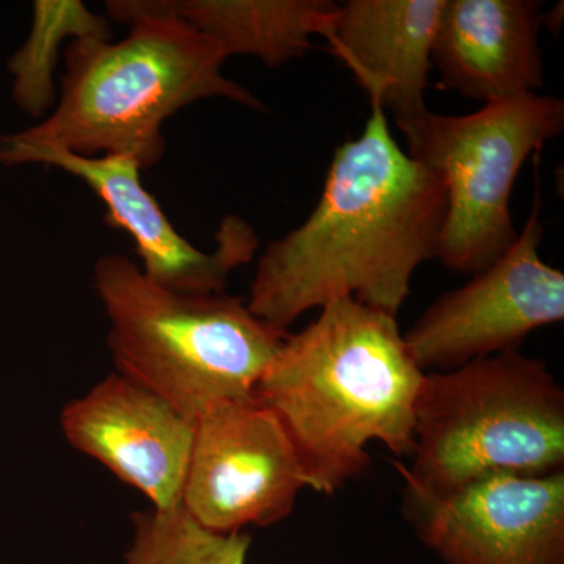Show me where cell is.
Returning <instances> with one entry per match:
<instances>
[{"label":"cell","mask_w":564,"mask_h":564,"mask_svg":"<svg viewBox=\"0 0 564 564\" xmlns=\"http://www.w3.org/2000/svg\"><path fill=\"white\" fill-rule=\"evenodd\" d=\"M93 285L109 318L117 372L192 423L212 404L252 395L288 334L228 292L163 289L124 254L99 258Z\"/></svg>","instance_id":"4"},{"label":"cell","mask_w":564,"mask_h":564,"mask_svg":"<svg viewBox=\"0 0 564 564\" xmlns=\"http://www.w3.org/2000/svg\"><path fill=\"white\" fill-rule=\"evenodd\" d=\"M0 163H40L84 181L107 207L106 221L131 236L144 276L169 291L226 292L229 274L251 262L258 251V234L236 215L223 218L214 251L198 250L143 187L140 166L131 159L80 158L61 148L21 143L9 133L0 135Z\"/></svg>","instance_id":"10"},{"label":"cell","mask_w":564,"mask_h":564,"mask_svg":"<svg viewBox=\"0 0 564 564\" xmlns=\"http://www.w3.org/2000/svg\"><path fill=\"white\" fill-rule=\"evenodd\" d=\"M445 206L443 182L400 148L372 104L361 135L334 151L310 217L267 245L248 307L284 333L343 299L397 317L415 270L436 259Z\"/></svg>","instance_id":"1"},{"label":"cell","mask_w":564,"mask_h":564,"mask_svg":"<svg viewBox=\"0 0 564 564\" xmlns=\"http://www.w3.org/2000/svg\"><path fill=\"white\" fill-rule=\"evenodd\" d=\"M543 234L536 196L510 250L463 288L441 295L403 334L423 372L521 350L530 334L564 321V273L541 259Z\"/></svg>","instance_id":"8"},{"label":"cell","mask_w":564,"mask_h":564,"mask_svg":"<svg viewBox=\"0 0 564 564\" xmlns=\"http://www.w3.org/2000/svg\"><path fill=\"white\" fill-rule=\"evenodd\" d=\"M220 44L228 57L254 55L269 68L303 57L313 47L328 0H141Z\"/></svg>","instance_id":"14"},{"label":"cell","mask_w":564,"mask_h":564,"mask_svg":"<svg viewBox=\"0 0 564 564\" xmlns=\"http://www.w3.org/2000/svg\"><path fill=\"white\" fill-rule=\"evenodd\" d=\"M408 155L436 174L447 206L436 259L451 272H484L518 239L511 195L527 159L564 128V102L529 95L469 115L429 109L400 122Z\"/></svg>","instance_id":"6"},{"label":"cell","mask_w":564,"mask_h":564,"mask_svg":"<svg viewBox=\"0 0 564 564\" xmlns=\"http://www.w3.org/2000/svg\"><path fill=\"white\" fill-rule=\"evenodd\" d=\"M415 534L445 564H564V470H497L443 492L404 486Z\"/></svg>","instance_id":"9"},{"label":"cell","mask_w":564,"mask_h":564,"mask_svg":"<svg viewBox=\"0 0 564 564\" xmlns=\"http://www.w3.org/2000/svg\"><path fill=\"white\" fill-rule=\"evenodd\" d=\"M423 377L395 315L343 299L285 334L256 395L284 425L307 488L333 496L366 473L372 443L411 458Z\"/></svg>","instance_id":"2"},{"label":"cell","mask_w":564,"mask_h":564,"mask_svg":"<svg viewBox=\"0 0 564 564\" xmlns=\"http://www.w3.org/2000/svg\"><path fill=\"white\" fill-rule=\"evenodd\" d=\"M538 0H445L432 51L441 85L485 104L544 87Z\"/></svg>","instance_id":"13"},{"label":"cell","mask_w":564,"mask_h":564,"mask_svg":"<svg viewBox=\"0 0 564 564\" xmlns=\"http://www.w3.org/2000/svg\"><path fill=\"white\" fill-rule=\"evenodd\" d=\"M304 488L295 445L256 392L212 404L195 422L181 507L199 525L237 533L278 524Z\"/></svg>","instance_id":"7"},{"label":"cell","mask_w":564,"mask_h":564,"mask_svg":"<svg viewBox=\"0 0 564 564\" xmlns=\"http://www.w3.org/2000/svg\"><path fill=\"white\" fill-rule=\"evenodd\" d=\"M126 564H247L251 536L199 525L184 508H151L132 514Z\"/></svg>","instance_id":"16"},{"label":"cell","mask_w":564,"mask_h":564,"mask_svg":"<svg viewBox=\"0 0 564 564\" xmlns=\"http://www.w3.org/2000/svg\"><path fill=\"white\" fill-rule=\"evenodd\" d=\"M404 486L443 492L480 475L564 470V389L547 364L521 350L425 372Z\"/></svg>","instance_id":"5"},{"label":"cell","mask_w":564,"mask_h":564,"mask_svg":"<svg viewBox=\"0 0 564 564\" xmlns=\"http://www.w3.org/2000/svg\"><path fill=\"white\" fill-rule=\"evenodd\" d=\"M70 447L110 470L158 510L181 507L195 423L143 386L110 373L61 415Z\"/></svg>","instance_id":"11"},{"label":"cell","mask_w":564,"mask_h":564,"mask_svg":"<svg viewBox=\"0 0 564 564\" xmlns=\"http://www.w3.org/2000/svg\"><path fill=\"white\" fill-rule=\"evenodd\" d=\"M109 21L82 0H36L31 35L9 61L13 98L21 110L41 118L54 109V73L66 40H110Z\"/></svg>","instance_id":"15"},{"label":"cell","mask_w":564,"mask_h":564,"mask_svg":"<svg viewBox=\"0 0 564 564\" xmlns=\"http://www.w3.org/2000/svg\"><path fill=\"white\" fill-rule=\"evenodd\" d=\"M111 20L131 25L126 39L69 41L57 102L46 120L11 133L35 147L80 158L131 159L148 170L161 162L163 122L203 99L254 110L265 106L223 74L228 55L217 41L141 0H109Z\"/></svg>","instance_id":"3"},{"label":"cell","mask_w":564,"mask_h":564,"mask_svg":"<svg viewBox=\"0 0 564 564\" xmlns=\"http://www.w3.org/2000/svg\"><path fill=\"white\" fill-rule=\"evenodd\" d=\"M445 0L333 3L318 35L351 70L370 104L400 122L426 109L432 51Z\"/></svg>","instance_id":"12"}]
</instances>
